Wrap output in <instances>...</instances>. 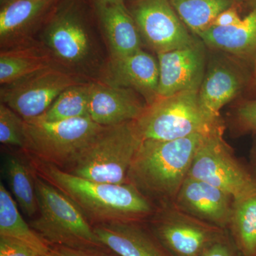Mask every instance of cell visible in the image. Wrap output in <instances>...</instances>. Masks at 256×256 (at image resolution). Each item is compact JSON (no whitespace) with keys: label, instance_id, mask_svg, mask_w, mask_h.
I'll list each match as a JSON object with an SVG mask.
<instances>
[{"label":"cell","instance_id":"6da1fadb","mask_svg":"<svg viewBox=\"0 0 256 256\" xmlns=\"http://www.w3.org/2000/svg\"><path fill=\"white\" fill-rule=\"evenodd\" d=\"M38 176L64 193L92 226L120 222H146L156 206L132 184L98 182L34 160Z\"/></svg>","mask_w":256,"mask_h":256},{"label":"cell","instance_id":"7a4b0ae2","mask_svg":"<svg viewBox=\"0 0 256 256\" xmlns=\"http://www.w3.org/2000/svg\"><path fill=\"white\" fill-rule=\"evenodd\" d=\"M208 136L198 133L172 140H142L128 172V182L151 201L174 202L197 150Z\"/></svg>","mask_w":256,"mask_h":256},{"label":"cell","instance_id":"3957f363","mask_svg":"<svg viewBox=\"0 0 256 256\" xmlns=\"http://www.w3.org/2000/svg\"><path fill=\"white\" fill-rule=\"evenodd\" d=\"M142 140L134 121L104 127L64 171L98 182L124 184Z\"/></svg>","mask_w":256,"mask_h":256},{"label":"cell","instance_id":"277c9868","mask_svg":"<svg viewBox=\"0 0 256 256\" xmlns=\"http://www.w3.org/2000/svg\"><path fill=\"white\" fill-rule=\"evenodd\" d=\"M134 124L142 140H172L198 133L223 131L220 118L202 106L198 90L158 98Z\"/></svg>","mask_w":256,"mask_h":256},{"label":"cell","instance_id":"5b68a950","mask_svg":"<svg viewBox=\"0 0 256 256\" xmlns=\"http://www.w3.org/2000/svg\"><path fill=\"white\" fill-rule=\"evenodd\" d=\"M35 188L38 216L30 225L50 247L84 248L104 246L77 205L36 172Z\"/></svg>","mask_w":256,"mask_h":256},{"label":"cell","instance_id":"8992f818","mask_svg":"<svg viewBox=\"0 0 256 256\" xmlns=\"http://www.w3.org/2000/svg\"><path fill=\"white\" fill-rule=\"evenodd\" d=\"M104 126L89 116L66 120H24L25 146L34 160L65 170Z\"/></svg>","mask_w":256,"mask_h":256},{"label":"cell","instance_id":"52a82bcc","mask_svg":"<svg viewBox=\"0 0 256 256\" xmlns=\"http://www.w3.org/2000/svg\"><path fill=\"white\" fill-rule=\"evenodd\" d=\"M42 41L58 66L78 76L88 75L98 64L92 33L74 4L64 5L52 14Z\"/></svg>","mask_w":256,"mask_h":256},{"label":"cell","instance_id":"ba28073f","mask_svg":"<svg viewBox=\"0 0 256 256\" xmlns=\"http://www.w3.org/2000/svg\"><path fill=\"white\" fill-rule=\"evenodd\" d=\"M146 222L152 233L173 256H201L228 232L185 213L173 202L160 204Z\"/></svg>","mask_w":256,"mask_h":256},{"label":"cell","instance_id":"9c48e42d","mask_svg":"<svg viewBox=\"0 0 256 256\" xmlns=\"http://www.w3.org/2000/svg\"><path fill=\"white\" fill-rule=\"evenodd\" d=\"M222 132L213 133L204 140L194 158L188 176L210 184L235 200L255 188L256 174L232 154Z\"/></svg>","mask_w":256,"mask_h":256},{"label":"cell","instance_id":"30bf717a","mask_svg":"<svg viewBox=\"0 0 256 256\" xmlns=\"http://www.w3.org/2000/svg\"><path fill=\"white\" fill-rule=\"evenodd\" d=\"M84 82L66 69L55 66L2 86L0 99L22 118L31 120L44 114L66 89Z\"/></svg>","mask_w":256,"mask_h":256},{"label":"cell","instance_id":"8fae6325","mask_svg":"<svg viewBox=\"0 0 256 256\" xmlns=\"http://www.w3.org/2000/svg\"><path fill=\"white\" fill-rule=\"evenodd\" d=\"M127 8L142 42L156 54L182 48L196 40L169 0H130Z\"/></svg>","mask_w":256,"mask_h":256},{"label":"cell","instance_id":"7c38bea8","mask_svg":"<svg viewBox=\"0 0 256 256\" xmlns=\"http://www.w3.org/2000/svg\"><path fill=\"white\" fill-rule=\"evenodd\" d=\"M159 64L158 98L200 90L206 72L205 44L200 38L188 46L156 54Z\"/></svg>","mask_w":256,"mask_h":256},{"label":"cell","instance_id":"4fadbf2b","mask_svg":"<svg viewBox=\"0 0 256 256\" xmlns=\"http://www.w3.org/2000/svg\"><path fill=\"white\" fill-rule=\"evenodd\" d=\"M159 76L158 58L141 50L122 58H110L99 72L98 80L134 90L149 106L158 98Z\"/></svg>","mask_w":256,"mask_h":256},{"label":"cell","instance_id":"5bb4252c","mask_svg":"<svg viewBox=\"0 0 256 256\" xmlns=\"http://www.w3.org/2000/svg\"><path fill=\"white\" fill-rule=\"evenodd\" d=\"M173 203L195 218L228 230L234 198L210 184L186 176Z\"/></svg>","mask_w":256,"mask_h":256},{"label":"cell","instance_id":"9a60e30c","mask_svg":"<svg viewBox=\"0 0 256 256\" xmlns=\"http://www.w3.org/2000/svg\"><path fill=\"white\" fill-rule=\"evenodd\" d=\"M148 105L138 92L96 80L90 82L88 116L104 127L131 122L139 118Z\"/></svg>","mask_w":256,"mask_h":256},{"label":"cell","instance_id":"2e32d148","mask_svg":"<svg viewBox=\"0 0 256 256\" xmlns=\"http://www.w3.org/2000/svg\"><path fill=\"white\" fill-rule=\"evenodd\" d=\"M146 222H112L94 228L102 244L119 256H173Z\"/></svg>","mask_w":256,"mask_h":256},{"label":"cell","instance_id":"e0dca14e","mask_svg":"<svg viewBox=\"0 0 256 256\" xmlns=\"http://www.w3.org/2000/svg\"><path fill=\"white\" fill-rule=\"evenodd\" d=\"M250 78L237 64L226 60L210 62L198 90L200 102L208 114L220 118V110L242 92Z\"/></svg>","mask_w":256,"mask_h":256},{"label":"cell","instance_id":"ac0fdd59","mask_svg":"<svg viewBox=\"0 0 256 256\" xmlns=\"http://www.w3.org/2000/svg\"><path fill=\"white\" fill-rule=\"evenodd\" d=\"M54 0H8L0 12L2 50L32 42V34Z\"/></svg>","mask_w":256,"mask_h":256},{"label":"cell","instance_id":"d6986e66","mask_svg":"<svg viewBox=\"0 0 256 256\" xmlns=\"http://www.w3.org/2000/svg\"><path fill=\"white\" fill-rule=\"evenodd\" d=\"M110 58H122L142 50V40L124 2L98 5Z\"/></svg>","mask_w":256,"mask_h":256},{"label":"cell","instance_id":"ffe728a7","mask_svg":"<svg viewBox=\"0 0 256 256\" xmlns=\"http://www.w3.org/2000/svg\"><path fill=\"white\" fill-rule=\"evenodd\" d=\"M205 46L233 55L236 58L256 62V8L230 26H212L198 34Z\"/></svg>","mask_w":256,"mask_h":256},{"label":"cell","instance_id":"44dd1931","mask_svg":"<svg viewBox=\"0 0 256 256\" xmlns=\"http://www.w3.org/2000/svg\"><path fill=\"white\" fill-rule=\"evenodd\" d=\"M55 66L58 64L42 44L32 42L2 50L0 53V84L8 85Z\"/></svg>","mask_w":256,"mask_h":256},{"label":"cell","instance_id":"7402d4cb","mask_svg":"<svg viewBox=\"0 0 256 256\" xmlns=\"http://www.w3.org/2000/svg\"><path fill=\"white\" fill-rule=\"evenodd\" d=\"M228 232L244 256H256V186L234 200Z\"/></svg>","mask_w":256,"mask_h":256},{"label":"cell","instance_id":"603a6c76","mask_svg":"<svg viewBox=\"0 0 256 256\" xmlns=\"http://www.w3.org/2000/svg\"><path fill=\"white\" fill-rule=\"evenodd\" d=\"M0 236L18 239L42 254L50 250V246L24 220L14 198L0 183Z\"/></svg>","mask_w":256,"mask_h":256},{"label":"cell","instance_id":"cb8c5ba5","mask_svg":"<svg viewBox=\"0 0 256 256\" xmlns=\"http://www.w3.org/2000/svg\"><path fill=\"white\" fill-rule=\"evenodd\" d=\"M2 168L3 174L18 206L28 217L34 216L38 213L34 169L14 156L4 158Z\"/></svg>","mask_w":256,"mask_h":256},{"label":"cell","instance_id":"d4e9b609","mask_svg":"<svg viewBox=\"0 0 256 256\" xmlns=\"http://www.w3.org/2000/svg\"><path fill=\"white\" fill-rule=\"evenodd\" d=\"M169 1L185 26L196 36L212 26L220 13L238 3V0Z\"/></svg>","mask_w":256,"mask_h":256},{"label":"cell","instance_id":"484cf974","mask_svg":"<svg viewBox=\"0 0 256 256\" xmlns=\"http://www.w3.org/2000/svg\"><path fill=\"white\" fill-rule=\"evenodd\" d=\"M90 84L84 82L66 89L44 114L35 119L54 122L89 116Z\"/></svg>","mask_w":256,"mask_h":256},{"label":"cell","instance_id":"4316f807","mask_svg":"<svg viewBox=\"0 0 256 256\" xmlns=\"http://www.w3.org/2000/svg\"><path fill=\"white\" fill-rule=\"evenodd\" d=\"M0 142L6 146H25L24 120L4 104H0Z\"/></svg>","mask_w":256,"mask_h":256},{"label":"cell","instance_id":"83f0119b","mask_svg":"<svg viewBox=\"0 0 256 256\" xmlns=\"http://www.w3.org/2000/svg\"><path fill=\"white\" fill-rule=\"evenodd\" d=\"M33 247L18 239L0 236V256H41Z\"/></svg>","mask_w":256,"mask_h":256},{"label":"cell","instance_id":"f1b7e54d","mask_svg":"<svg viewBox=\"0 0 256 256\" xmlns=\"http://www.w3.org/2000/svg\"><path fill=\"white\" fill-rule=\"evenodd\" d=\"M236 116L242 130L256 133V99L240 104L237 108Z\"/></svg>","mask_w":256,"mask_h":256},{"label":"cell","instance_id":"f546056e","mask_svg":"<svg viewBox=\"0 0 256 256\" xmlns=\"http://www.w3.org/2000/svg\"><path fill=\"white\" fill-rule=\"evenodd\" d=\"M57 256H119L106 246H102L73 248L50 246Z\"/></svg>","mask_w":256,"mask_h":256},{"label":"cell","instance_id":"4dcf8cb0","mask_svg":"<svg viewBox=\"0 0 256 256\" xmlns=\"http://www.w3.org/2000/svg\"><path fill=\"white\" fill-rule=\"evenodd\" d=\"M201 256H244L235 245L228 232L220 240L212 244Z\"/></svg>","mask_w":256,"mask_h":256},{"label":"cell","instance_id":"1f68e13d","mask_svg":"<svg viewBox=\"0 0 256 256\" xmlns=\"http://www.w3.org/2000/svg\"><path fill=\"white\" fill-rule=\"evenodd\" d=\"M242 18H240L236 9V6L229 8L225 10L223 12L220 13L215 21L214 22L212 26H230L237 24L242 22Z\"/></svg>","mask_w":256,"mask_h":256},{"label":"cell","instance_id":"d6a6232c","mask_svg":"<svg viewBox=\"0 0 256 256\" xmlns=\"http://www.w3.org/2000/svg\"><path fill=\"white\" fill-rule=\"evenodd\" d=\"M124 0H96L97 5L116 4V3L124 2Z\"/></svg>","mask_w":256,"mask_h":256},{"label":"cell","instance_id":"836d02e7","mask_svg":"<svg viewBox=\"0 0 256 256\" xmlns=\"http://www.w3.org/2000/svg\"><path fill=\"white\" fill-rule=\"evenodd\" d=\"M250 85L256 90V62L254 64V70L252 74V78H250Z\"/></svg>","mask_w":256,"mask_h":256},{"label":"cell","instance_id":"e575fe53","mask_svg":"<svg viewBox=\"0 0 256 256\" xmlns=\"http://www.w3.org/2000/svg\"><path fill=\"white\" fill-rule=\"evenodd\" d=\"M252 166H254V173L256 174V146H254V149H252Z\"/></svg>","mask_w":256,"mask_h":256},{"label":"cell","instance_id":"d590c367","mask_svg":"<svg viewBox=\"0 0 256 256\" xmlns=\"http://www.w3.org/2000/svg\"><path fill=\"white\" fill-rule=\"evenodd\" d=\"M249 5L252 6V9L256 8V0H246Z\"/></svg>","mask_w":256,"mask_h":256},{"label":"cell","instance_id":"8d00e7d4","mask_svg":"<svg viewBox=\"0 0 256 256\" xmlns=\"http://www.w3.org/2000/svg\"><path fill=\"white\" fill-rule=\"evenodd\" d=\"M41 256H57L56 252L50 248V252H47L46 254H44V255H42Z\"/></svg>","mask_w":256,"mask_h":256}]
</instances>
